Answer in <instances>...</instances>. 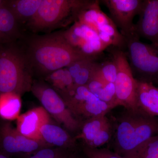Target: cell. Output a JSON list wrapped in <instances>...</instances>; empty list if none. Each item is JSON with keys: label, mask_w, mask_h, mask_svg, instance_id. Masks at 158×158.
Instances as JSON below:
<instances>
[{"label": "cell", "mask_w": 158, "mask_h": 158, "mask_svg": "<svg viewBox=\"0 0 158 158\" xmlns=\"http://www.w3.org/2000/svg\"><path fill=\"white\" fill-rule=\"evenodd\" d=\"M25 53L34 73L45 77L76 61L91 58L71 45L62 33L34 36Z\"/></svg>", "instance_id": "cell-1"}, {"label": "cell", "mask_w": 158, "mask_h": 158, "mask_svg": "<svg viewBox=\"0 0 158 158\" xmlns=\"http://www.w3.org/2000/svg\"><path fill=\"white\" fill-rule=\"evenodd\" d=\"M113 126L114 152L126 157L144 142L158 135V119L138 110H127Z\"/></svg>", "instance_id": "cell-2"}, {"label": "cell", "mask_w": 158, "mask_h": 158, "mask_svg": "<svg viewBox=\"0 0 158 158\" xmlns=\"http://www.w3.org/2000/svg\"><path fill=\"white\" fill-rule=\"evenodd\" d=\"M15 42L0 44V94L21 96L31 90L34 72L25 52Z\"/></svg>", "instance_id": "cell-3"}, {"label": "cell", "mask_w": 158, "mask_h": 158, "mask_svg": "<svg viewBox=\"0 0 158 158\" xmlns=\"http://www.w3.org/2000/svg\"><path fill=\"white\" fill-rule=\"evenodd\" d=\"M90 1L42 0L35 16L27 23L34 32L44 31L58 26H66L76 22L79 13Z\"/></svg>", "instance_id": "cell-4"}, {"label": "cell", "mask_w": 158, "mask_h": 158, "mask_svg": "<svg viewBox=\"0 0 158 158\" xmlns=\"http://www.w3.org/2000/svg\"><path fill=\"white\" fill-rule=\"evenodd\" d=\"M124 38V52L135 77L158 85V49L141 41L136 33Z\"/></svg>", "instance_id": "cell-5"}, {"label": "cell", "mask_w": 158, "mask_h": 158, "mask_svg": "<svg viewBox=\"0 0 158 158\" xmlns=\"http://www.w3.org/2000/svg\"><path fill=\"white\" fill-rule=\"evenodd\" d=\"M99 1H90L80 11L77 21L88 26L95 31L103 42L109 47L124 50L125 39L110 17L99 6Z\"/></svg>", "instance_id": "cell-6"}, {"label": "cell", "mask_w": 158, "mask_h": 158, "mask_svg": "<svg viewBox=\"0 0 158 158\" xmlns=\"http://www.w3.org/2000/svg\"><path fill=\"white\" fill-rule=\"evenodd\" d=\"M112 47L110 55L115 60L117 69L114 83L116 106H121L126 110H137L138 81L133 75L124 51Z\"/></svg>", "instance_id": "cell-7"}, {"label": "cell", "mask_w": 158, "mask_h": 158, "mask_svg": "<svg viewBox=\"0 0 158 158\" xmlns=\"http://www.w3.org/2000/svg\"><path fill=\"white\" fill-rule=\"evenodd\" d=\"M69 110L79 121L106 116L112 108L100 100L86 86H75L61 96Z\"/></svg>", "instance_id": "cell-8"}, {"label": "cell", "mask_w": 158, "mask_h": 158, "mask_svg": "<svg viewBox=\"0 0 158 158\" xmlns=\"http://www.w3.org/2000/svg\"><path fill=\"white\" fill-rule=\"evenodd\" d=\"M31 91L49 115L68 131L76 132L82 123L69 110L62 97L52 87L43 82H33Z\"/></svg>", "instance_id": "cell-9"}, {"label": "cell", "mask_w": 158, "mask_h": 158, "mask_svg": "<svg viewBox=\"0 0 158 158\" xmlns=\"http://www.w3.org/2000/svg\"><path fill=\"white\" fill-rule=\"evenodd\" d=\"M62 34L71 45L87 56H98L109 48L95 31L77 21Z\"/></svg>", "instance_id": "cell-10"}, {"label": "cell", "mask_w": 158, "mask_h": 158, "mask_svg": "<svg viewBox=\"0 0 158 158\" xmlns=\"http://www.w3.org/2000/svg\"><path fill=\"white\" fill-rule=\"evenodd\" d=\"M110 11V18L120 29L124 37L135 33L133 21L141 10L143 0H103L101 1Z\"/></svg>", "instance_id": "cell-11"}, {"label": "cell", "mask_w": 158, "mask_h": 158, "mask_svg": "<svg viewBox=\"0 0 158 158\" xmlns=\"http://www.w3.org/2000/svg\"><path fill=\"white\" fill-rule=\"evenodd\" d=\"M44 143L23 135L9 123L0 128V152L10 156L32 153L47 147Z\"/></svg>", "instance_id": "cell-12"}, {"label": "cell", "mask_w": 158, "mask_h": 158, "mask_svg": "<svg viewBox=\"0 0 158 158\" xmlns=\"http://www.w3.org/2000/svg\"><path fill=\"white\" fill-rule=\"evenodd\" d=\"M135 33L158 49V0H143Z\"/></svg>", "instance_id": "cell-13"}, {"label": "cell", "mask_w": 158, "mask_h": 158, "mask_svg": "<svg viewBox=\"0 0 158 158\" xmlns=\"http://www.w3.org/2000/svg\"><path fill=\"white\" fill-rule=\"evenodd\" d=\"M49 123L48 113L42 106L37 107L19 116L16 129L20 134L27 138L44 143L40 130L44 125Z\"/></svg>", "instance_id": "cell-14"}, {"label": "cell", "mask_w": 158, "mask_h": 158, "mask_svg": "<svg viewBox=\"0 0 158 158\" xmlns=\"http://www.w3.org/2000/svg\"><path fill=\"white\" fill-rule=\"evenodd\" d=\"M138 109L153 117L158 116V87L152 83L138 81Z\"/></svg>", "instance_id": "cell-15"}, {"label": "cell", "mask_w": 158, "mask_h": 158, "mask_svg": "<svg viewBox=\"0 0 158 158\" xmlns=\"http://www.w3.org/2000/svg\"><path fill=\"white\" fill-rule=\"evenodd\" d=\"M43 141L59 148L71 150L74 147L75 139L65 130L50 123L44 125L40 130Z\"/></svg>", "instance_id": "cell-16"}, {"label": "cell", "mask_w": 158, "mask_h": 158, "mask_svg": "<svg viewBox=\"0 0 158 158\" xmlns=\"http://www.w3.org/2000/svg\"><path fill=\"white\" fill-rule=\"evenodd\" d=\"M19 24L6 5L0 7V44L15 42L21 37Z\"/></svg>", "instance_id": "cell-17"}, {"label": "cell", "mask_w": 158, "mask_h": 158, "mask_svg": "<svg viewBox=\"0 0 158 158\" xmlns=\"http://www.w3.org/2000/svg\"><path fill=\"white\" fill-rule=\"evenodd\" d=\"M98 56L79 60L66 67L75 86H86L96 68Z\"/></svg>", "instance_id": "cell-18"}, {"label": "cell", "mask_w": 158, "mask_h": 158, "mask_svg": "<svg viewBox=\"0 0 158 158\" xmlns=\"http://www.w3.org/2000/svg\"><path fill=\"white\" fill-rule=\"evenodd\" d=\"M86 86L91 93L100 100L110 106L112 109L116 107L114 83L106 81L94 72Z\"/></svg>", "instance_id": "cell-19"}, {"label": "cell", "mask_w": 158, "mask_h": 158, "mask_svg": "<svg viewBox=\"0 0 158 158\" xmlns=\"http://www.w3.org/2000/svg\"><path fill=\"white\" fill-rule=\"evenodd\" d=\"M42 0H10L6 6L19 23H27L36 14Z\"/></svg>", "instance_id": "cell-20"}, {"label": "cell", "mask_w": 158, "mask_h": 158, "mask_svg": "<svg viewBox=\"0 0 158 158\" xmlns=\"http://www.w3.org/2000/svg\"><path fill=\"white\" fill-rule=\"evenodd\" d=\"M22 107L21 96L15 93L0 94V117L7 120L17 119Z\"/></svg>", "instance_id": "cell-21"}, {"label": "cell", "mask_w": 158, "mask_h": 158, "mask_svg": "<svg viewBox=\"0 0 158 158\" xmlns=\"http://www.w3.org/2000/svg\"><path fill=\"white\" fill-rule=\"evenodd\" d=\"M106 116H95L84 121L81 125V133L77 138H82L85 146H88L103 129L110 123Z\"/></svg>", "instance_id": "cell-22"}, {"label": "cell", "mask_w": 158, "mask_h": 158, "mask_svg": "<svg viewBox=\"0 0 158 158\" xmlns=\"http://www.w3.org/2000/svg\"><path fill=\"white\" fill-rule=\"evenodd\" d=\"M45 79L60 96L74 86L73 80L67 69H58L45 77Z\"/></svg>", "instance_id": "cell-23"}, {"label": "cell", "mask_w": 158, "mask_h": 158, "mask_svg": "<svg viewBox=\"0 0 158 158\" xmlns=\"http://www.w3.org/2000/svg\"><path fill=\"white\" fill-rule=\"evenodd\" d=\"M117 69L116 62L111 56L110 59L102 62H98L94 73L109 83H114L117 75Z\"/></svg>", "instance_id": "cell-24"}, {"label": "cell", "mask_w": 158, "mask_h": 158, "mask_svg": "<svg viewBox=\"0 0 158 158\" xmlns=\"http://www.w3.org/2000/svg\"><path fill=\"white\" fill-rule=\"evenodd\" d=\"M125 158H158V135L144 142Z\"/></svg>", "instance_id": "cell-25"}, {"label": "cell", "mask_w": 158, "mask_h": 158, "mask_svg": "<svg viewBox=\"0 0 158 158\" xmlns=\"http://www.w3.org/2000/svg\"><path fill=\"white\" fill-rule=\"evenodd\" d=\"M70 150L57 148L45 147L28 154L27 158H69L72 154Z\"/></svg>", "instance_id": "cell-26"}, {"label": "cell", "mask_w": 158, "mask_h": 158, "mask_svg": "<svg viewBox=\"0 0 158 158\" xmlns=\"http://www.w3.org/2000/svg\"><path fill=\"white\" fill-rule=\"evenodd\" d=\"M83 151L88 158H125L107 148H91L84 146Z\"/></svg>", "instance_id": "cell-27"}, {"label": "cell", "mask_w": 158, "mask_h": 158, "mask_svg": "<svg viewBox=\"0 0 158 158\" xmlns=\"http://www.w3.org/2000/svg\"><path fill=\"white\" fill-rule=\"evenodd\" d=\"M0 158H11L10 156L7 155L5 154L0 152Z\"/></svg>", "instance_id": "cell-28"}, {"label": "cell", "mask_w": 158, "mask_h": 158, "mask_svg": "<svg viewBox=\"0 0 158 158\" xmlns=\"http://www.w3.org/2000/svg\"><path fill=\"white\" fill-rule=\"evenodd\" d=\"M7 1H3V0H0V7H3L6 6Z\"/></svg>", "instance_id": "cell-29"}, {"label": "cell", "mask_w": 158, "mask_h": 158, "mask_svg": "<svg viewBox=\"0 0 158 158\" xmlns=\"http://www.w3.org/2000/svg\"><path fill=\"white\" fill-rule=\"evenodd\" d=\"M69 158H81L80 157L78 156H77L76 155V154H75L73 153H72V154H71L70 155V156H69Z\"/></svg>", "instance_id": "cell-30"}]
</instances>
